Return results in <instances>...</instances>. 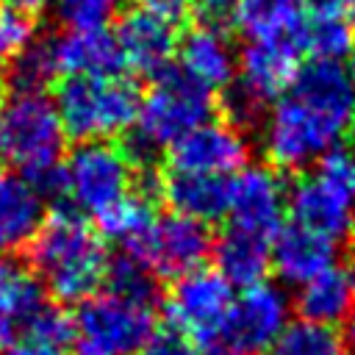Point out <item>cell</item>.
<instances>
[{"label":"cell","instance_id":"obj_1","mask_svg":"<svg viewBox=\"0 0 355 355\" xmlns=\"http://www.w3.org/2000/svg\"><path fill=\"white\" fill-rule=\"evenodd\" d=\"M261 122L269 164L305 172L355 130V89L347 69L338 61H308Z\"/></svg>","mask_w":355,"mask_h":355},{"label":"cell","instance_id":"obj_2","mask_svg":"<svg viewBox=\"0 0 355 355\" xmlns=\"http://www.w3.org/2000/svg\"><path fill=\"white\" fill-rule=\"evenodd\" d=\"M28 247L36 275L61 302H83L105 280V244L75 208H61L42 222Z\"/></svg>","mask_w":355,"mask_h":355},{"label":"cell","instance_id":"obj_3","mask_svg":"<svg viewBox=\"0 0 355 355\" xmlns=\"http://www.w3.org/2000/svg\"><path fill=\"white\" fill-rule=\"evenodd\" d=\"M214 114V92L194 83L180 69H164L153 78L133 122V150L153 155L169 150L180 136L208 122Z\"/></svg>","mask_w":355,"mask_h":355},{"label":"cell","instance_id":"obj_4","mask_svg":"<svg viewBox=\"0 0 355 355\" xmlns=\"http://www.w3.org/2000/svg\"><path fill=\"white\" fill-rule=\"evenodd\" d=\"M53 103L67 136L78 141H111L133 128L139 92L122 75L67 78Z\"/></svg>","mask_w":355,"mask_h":355},{"label":"cell","instance_id":"obj_5","mask_svg":"<svg viewBox=\"0 0 355 355\" xmlns=\"http://www.w3.org/2000/svg\"><path fill=\"white\" fill-rule=\"evenodd\" d=\"M297 225L341 241L355 230V155L333 150L302 172L288 191Z\"/></svg>","mask_w":355,"mask_h":355},{"label":"cell","instance_id":"obj_6","mask_svg":"<svg viewBox=\"0 0 355 355\" xmlns=\"http://www.w3.org/2000/svg\"><path fill=\"white\" fill-rule=\"evenodd\" d=\"M64 125L44 92H14L0 111V164L31 178L61 166Z\"/></svg>","mask_w":355,"mask_h":355},{"label":"cell","instance_id":"obj_7","mask_svg":"<svg viewBox=\"0 0 355 355\" xmlns=\"http://www.w3.org/2000/svg\"><path fill=\"white\" fill-rule=\"evenodd\" d=\"M72 355H139L155 327V305L119 297L114 291L92 294L69 316Z\"/></svg>","mask_w":355,"mask_h":355},{"label":"cell","instance_id":"obj_8","mask_svg":"<svg viewBox=\"0 0 355 355\" xmlns=\"http://www.w3.org/2000/svg\"><path fill=\"white\" fill-rule=\"evenodd\" d=\"M133 186V155L114 141H80L61 164V191L78 214L100 216Z\"/></svg>","mask_w":355,"mask_h":355},{"label":"cell","instance_id":"obj_9","mask_svg":"<svg viewBox=\"0 0 355 355\" xmlns=\"http://www.w3.org/2000/svg\"><path fill=\"white\" fill-rule=\"evenodd\" d=\"M233 300V286L216 269L200 266L175 277L166 294V316L175 333L208 344L225 333Z\"/></svg>","mask_w":355,"mask_h":355},{"label":"cell","instance_id":"obj_10","mask_svg":"<svg viewBox=\"0 0 355 355\" xmlns=\"http://www.w3.org/2000/svg\"><path fill=\"white\" fill-rule=\"evenodd\" d=\"M214 250V236L205 222L169 211L155 216L141 244L130 252L153 275L180 277L191 269H200Z\"/></svg>","mask_w":355,"mask_h":355},{"label":"cell","instance_id":"obj_11","mask_svg":"<svg viewBox=\"0 0 355 355\" xmlns=\"http://www.w3.org/2000/svg\"><path fill=\"white\" fill-rule=\"evenodd\" d=\"M288 211V191L272 166H241L230 178L227 216L230 225L261 239H269L283 227Z\"/></svg>","mask_w":355,"mask_h":355},{"label":"cell","instance_id":"obj_12","mask_svg":"<svg viewBox=\"0 0 355 355\" xmlns=\"http://www.w3.org/2000/svg\"><path fill=\"white\" fill-rule=\"evenodd\" d=\"M247 164V141L230 122L208 119L169 147V172L236 175Z\"/></svg>","mask_w":355,"mask_h":355},{"label":"cell","instance_id":"obj_13","mask_svg":"<svg viewBox=\"0 0 355 355\" xmlns=\"http://www.w3.org/2000/svg\"><path fill=\"white\" fill-rule=\"evenodd\" d=\"M288 311H291L288 294L280 286L269 280L252 283L233 300L222 336L227 338V344L261 352L272 347L283 333V327L291 322Z\"/></svg>","mask_w":355,"mask_h":355},{"label":"cell","instance_id":"obj_14","mask_svg":"<svg viewBox=\"0 0 355 355\" xmlns=\"http://www.w3.org/2000/svg\"><path fill=\"white\" fill-rule=\"evenodd\" d=\"M116 42L122 50V61L141 75H161L169 69L172 55H178V25L175 17L155 8H133L119 19Z\"/></svg>","mask_w":355,"mask_h":355},{"label":"cell","instance_id":"obj_15","mask_svg":"<svg viewBox=\"0 0 355 355\" xmlns=\"http://www.w3.org/2000/svg\"><path fill=\"white\" fill-rule=\"evenodd\" d=\"M302 55L305 53L294 39L247 42V47L239 55V69L233 80H239L263 103H272L291 86Z\"/></svg>","mask_w":355,"mask_h":355},{"label":"cell","instance_id":"obj_16","mask_svg":"<svg viewBox=\"0 0 355 355\" xmlns=\"http://www.w3.org/2000/svg\"><path fill=\"white\" fill-rule=\"evenodd\" d=\"M333 239L308 230L302 225H283L272 241H269V266L277 272V277L288 286H302L319 272H324L330 263L338 261Z\"/></svg>","mask_w":355,"mask_h":355},{"label":"cell","instance_id":"obj_17","mask_svg":"<svg viewBox=\"0 0 355 355\" xmlns=\"http://www.w3.org/2000/svg\"><path fill=\"white\" fill-rule=\"evenodd\" d=\"M178 58L180 72H186L208 92L225 89L239 69V53L233 50L227 33L214 22H202L186 31V36L178 42Z\"/></svg>","mask_w":355,"mask_h":355},{"label":"cell","instance_id":"obj_18","mask_svg":"<svg viewBox=\"0 0 355 355\" xmlns=\"http://www.w3.org/2000/svg\"><path fill=\"white\" fill-rule=\"evenodd\" d=\"M44 305L42 280L14 255H0V352L28 336L33 316Z\"/></svg>","mask_w":355,"mask_h":355},{"label":"cell","instance_id":"obj_19","mask_svg":"<svg viewBox=\"0 0 355 355\" xmlns=\"http://www.w3.org/2000/svg\"><path fill=\"white\" fill-rule=\"evenodd\" d=\"M55 67L67 78H100L119 75L125 67L116 36L108 28H67L50 42Z\"/></svg>","mask_w":355,"mask_h":355},{"label":"cell","instance_id":"obj_20","mask_svg":"<svg viewBox=\"0 0 355 355\" xmlns=\"http://www.w3.org/2000/svg\"><path fill=\"white\" fill-rule=\"evenodd\" d=\"M44 222V197L31 180L0 166V255L28 247Z\"/></svg>","mask_w":355,"mask_h":355},{"label":"cell","instance_id":"obj_21","mask_svg":"<svg viewBox=\"0 0 355 355\" xmlns=\"http://www.w3.org/2000/svg\"><path fill=\"white\" fill-rule=\"evenodd\" d=\"M297 308L302 319H313L322 324L347 322L355 311V263L336 261L316 277L300 286Z\"/></svg>","mask_w":355,"mask_h":355},{"label":"cell","instance_id":"obj_22","mask_svg":"<svg viewBox=\"0 0 355 355\" xmlns=\"http://www.w3.org/2000/svg\"><path fill=\"white\" fill-rule=\"evenodd\" d=\"M164 200L175 214L214 222L227 214V194H230V178L219 175H194V172H169L161 183Z\"/></svg>","mask_w":355,"mask_h":355},{"label":"cell","instance_id":"obj_23","mask_svg":"<svg viewBox=\"0 0 355 355\" xmlns=\"http://www.w3.org/2000/svg\"><path fill=\"white\" fill-rule=\"evenodd\" d=\"M305 11H308V0H239L230 17L247 42L294 39L300 44V28Z\"/></svg>","mask_w":355,"mask_h":355},{"label":"cell","instance_id":"obj_24","mask_svg":"<svg viewBox=\"0 0 355 355\" xmlns=\"http://www.w3.org/2000/svg\"><path fill=\"white\" fill-rule=\"evenodd\" d=\"M216 261V272L230 283V286H252L266 280L269 272V239H261L255 233L227 227L211 250Z\"/></svg>","mask_w":355,"mask_h":355},{"label":"cell","instance_id":"obj_25","mask_svg":"<svg viewBox=\"0 0 355 355\" xmlns=\"http://www.w3.org/2000/svg\"><path fill=\"white\" fill-rule=\"evenodd\" d=\"M300 47L316 61H338L352 47V22L338 0H308L300 28Z\"/></svg>","mask_w":355,"mask_h":355},{"label":"cell","instance_id":"obj_26","mask_svg":"<svg viewBox=\"0 0 355 355\" xmlns=\"http://www.w3.org/2000/svg\"><path fill=\"white\" fill-rule=\"evenodd\" d=\"M155 222V211L153 202L147 200V194H136L130 191L128 197H122L116 205H111L108 211H103L97 216V233L105 236L108 241L119 244L128 255L141 244V239L147 236L150 225Z\"/></svg>","mask_w":355,"mask_h":355},{"label":"cell","instance_id":"obj_27","mask_svg":"<svg viewBox=\"0 0 355 355\" xmlns=\"http://www.w3.org/2000/svg\"><path fill=\"white\" fill-rule=\"evenodd\" d=\"M272 355H347V341L333 324L300 316L283 327Z\"/></svg>","mask_w":355,"mask_h":355},{"label":"cell","instance_id":"obj_28","mask_svg":"<svg viewBox=\"0 0 355 355\" xmlns=\"http://www.w3.org/2000/svg\"><path fill=\"white\" fill-rule=\"evenodd\" d=\"M6 75H8V83L14 86V92H44V86L53 83L58 75L53 44L33 42L28 50H22L6 67Z\"/></svg>","mask_w":355,"mask_h":355},{"label":"cell","instance_id":"obj_29","mask_svg":"<svg viewBox=\"0 0 355 355\" xmlns=\"http://www.w3.org/2000/svg\"><path fill=\"white\" fill-rule=\"evenodd\" d=\"M105 283H108V291L119 297L155 305V275L128 252L119 255L116 261H108Z\"/></svg>","mask_w":355,"mask_h":355},{"label":"cell","instance_id":"obj_30","mask_svg":"<svg viewBox=\"0 0 355 355\" xmlns=\"http://www.w3.org/2000/svg\"><path fill=\"white\" fill-rule=\"evenodd\" d=\"M36 42V19L28 6H0V67H8Z\"/></svg>","mask_w":355,"mask_h":355},{"label":"cell","instance_id":"obj_31","mask_svg":"<svg viewBox=\"0 0 355 355\" xmlns=\"http://www.w3.org/2000/svg\"><path fill=\"white\" fill-rule=\"evenodd\" d=\"M53 17L67 28H105L122 0H44Z\"/></svg>","mask_w":355,"mask_h":355},{"label":"cell","instance_id":"obj_32","mask_svg":"<svg viewBox=\"0 0 355 355\" xmlns=\"http://www.w3.org/2000/svg\"><path fill=\"white\" fill-rule=\"evenodd\" d=\"M139 355H202V352L180 333H153L150 341L139 349Z\"/></svg>","mask_w":355,"mask_h":355},{"label":"cell","instance_id":"obj_33","mask_svg":"<svg viewBox=\"0 0 355 355\" xmlns=\"http://www.w3.org/2000/svg\"><path fill=\"white\" fill-rule=\"evenodd\" d=\"M3 355H69L64 349V344H50V341H39V338H22L17 344H11L8 349H3Z\"/></svg>","mask_w":355,"mask_h":355},{"label":"cell","instance_id":"obj_34","mask_svg":"<svg viewBox=\"0 0 355 355\" xmlns=\"http://www.w3.org/2000/svg\"><path fill=\"white\" fill-rule=\"evenodd\" d=\"M194 3V8L200 11V17L205 19V22H219V19H227L230 14H233V8H236V3L239 0H191Z\"/></svg>","mask_w":355,"mask_h":355},{"label":"cell","instance_id":"obj_35","mask_svg":"<svg viewBox=\"0 0 355 355\" xmlns=\"http://www.w3.org/2000/svg\"><path fill=\"white\" fill-rule=\"evenodd\" d=\"M136 3L144 6V8H155V11H164V14L175 17V14H180L191 0H136Z\"/></svg>","mask_w":355,"mask_h":355},{"label":"cell","instance_id":"obj_36","mask_svg":"<svg viewBox=\"0 0 355 355\" xmlns=\"http://www.w3.org/2000/svg\"><path fill=\"white\" fill-rule=\"evenodd\" d=\"M208 355H261V352H255V349H244V347H236V344H216V347H211L208 349Z\"/></svg>","mask_w":355,"mask_h":355},{"label":"cell","instance_id":"obj_37","mask_svg":"<svg viewBox=\"0 0 355 355\" xmlns=\"http://www.w3.org/2000/svg\"><path fill=\"white\" fill-rule=\"evenodd\" d=\"M347 75H349V83H352V89H355V42H352V47H349V53H347Z\"/></svg>","mask_w":355,"mask_h":355},{"label":"cell","instance_id":"obj_38","mask_svg":"<svg viewBox=\"0 0 355 355\" xmlns=\"http://www.w3.org/2000/svg\"><path fill=\"white\" fill-rule=\"evenodd\" d=\"M341 3V11L347 14V19L355 25V0H338Z\"/></svg>","mask_w":355,"mask_h":355},{"label":"cell","instance_id":"obj_39","mask_svg":"<svg viewBox=\"0 0 355 355\" xmlns=\"http://www.w3.org/2000/svg\"><path fill=\"white\" fill-rule=\"evenodd\" d=\"M347 322H349V327H347V344H352V347H355V311L349 313V319H347Z\"/></svg>","mask_w":355,"mask_h":355},{"label":"cell","instance_id":"obj_40","mask_svg":"<svg viewBox=\"0 0 355 355\" xmlns=\"http://www.w3.org/2000/svg\"><path fill=\"white\" fill-rule=\"evenodd\" d=\"M31 0H0V6H25Z\"/></svg>","mask_w":355,"mask_h":355},{"label":"cell","instance_id":"obj_41","mask_svg":"<svg viewBox=\"0 0 355 355\" xmlns=\"http://www.w3.org/2000/svg\"><path fill=\"white\" fill-rule=\"evenodd\" d=\"M3 105H6V94H3V86H0V111H3Z\"/></svg>","mask_w":355,"mask_h":355}]
</instances>
